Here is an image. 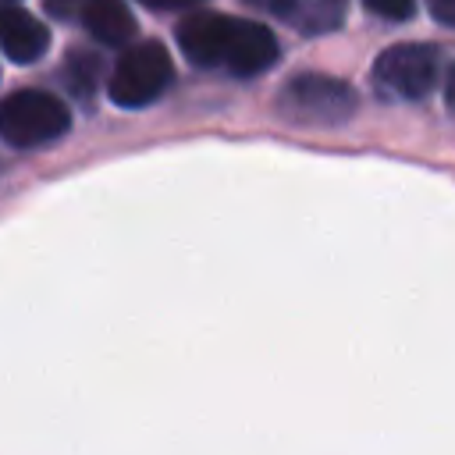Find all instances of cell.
I'll return each instance as SVG.
<instances>
[{"label":"cell","instance_id":"obj_11","mask_svg":"<svg viewBox=\"0 0 455 455\" xmlns=\"http://www.w3.org/2000/svg\"><path fill=\"white\" fill-rule=\"evenodd\" d=\"M427 11L434 14V21L455 28V0H427Z\"/></svg>","mask_w":455,"mask_h":455},{"label":"cell","instance_id":"obj_7","mask_svg":"<svg viewBox=\"0 0 455 455\" xmlns=\"http://www.w3.org/2000/svg\"><path fill=\"white\" fill-rule=\"evenodd\" d=\"M270 11L302 36H323L341 28L348 4L345 0H277Z\"/></svg>","mask_w":455,"mask_h":455},{"label":"cell","instance_id":"obj_2","mask_svg":"<svg viewBox=\"0 0 455 455\" xmlns=\"http://www.w3.org/2000/svg\"><path fill=\"white\" fill-rule=\"evenodd\" d=\"M359 100L348 82L334 75H295L281 96H277V114L291 124H309V128H331L345 124L355 114Z\"/></svg>","mask_w":455,"mask_h":455},{"label":"cell","instance_id":"obj_10","mask_svg":"<svg viewBox=\"0 0 455 455\" xmlns=\"http://www.w3.org/2000/svg\"><path fill=\"white\" fill-rule=\"evenodd\" d=\"M373 14H380V18H391V21H405V18H412V11H416V0H363Z\"/></svg>","mask_w":455,"mask_h":455},{"label":"cell","instance_id":"obj_13","mask_svg":"<svg viewBox=\"0 0 455 455\" xmlns=\"http://www.w3.org/2000/svg\"><path fill=\"white\" fill-rule=\"evenodd\" d=\"M444 103L455 110V64H451V71H448V82H444Z\"/></svg>","mask_w":455,"mask_h":455},{"label":"cell","instance_id":"obj_8","mask_svg":"<svg viewBox=\"0 0 455 455\" xmlns=\"http://www.w3.org/2000/svg\"><path fill=\"white\" fill-rule=\"evenodd\" d=\"M75 21H82L107 46H124L135 36V18L124 0H82Z\"/></svg>","mask_w":455,"mask_h":455},{"label":"cell","instance_id":"obj_9","mask_svg":"<svg viewBox=\"0 0 455 455\" xmlns=\"http://www.w3.org/2000/svg\"><path fill=\"white\" fill-rule=\"evenodd\" d=\"M92 82H96V57L71 50V57H68V85H71V92L89 96L92 92Z\"/></svg>","mask_w":455,"mask_h":455},{"label":"cell","instance_id":"obj_5","mask_svg":"<svg viewBox=\"0 0 455 455\" xmlns=\"http://www.w3.org/2000/svg\"><path fill=\"white\" fill-rule=\"evenodd\" d=\"M437 46L395 43L373 60V85L387 100H419L437 85Z\"/></svg>","mask_w":455,"mask_h":455},{"label":"cell","instance_id":"obj_4","mask_svg":"<svg viewBox=\"0 0 455 455\" xmlns=\"http://www.w3.org/2000/svg\"><path fill=\"white\" fill-rule=\"evenodd\" d=\"M171 82H174V68H171L167 46L156 39H146V43H135L117 60L107 89L117 107H146L156 96H164Z\"/></svg>","mask_w":455,"mask_h":455},{"label":"cell","instance_id":"obj_14","mask_svg":"<svg viewBox=\"0 0 455 455\" xmlns=\"http://www.w3.org/2000/svg\"><path fill=\"white\" fill-rule=\"evenodd\" d=\"M245 4H259V7H267V11H270V7L277 4V0H245Z\"/></svg>","mask_w":455,"mask_h":455},{"label":"cell","instance_id":"obj_1","mask_svg":"<svg viewBox=\"0 0 455 455\" xmlns=\"http://www.w3.org/2000/svg\"><path fill=\"white\" fill-rule=\"evenodd\" d=\"M181 53L199 68H228L235 75H259L277 60V39L259 21L220 11H196L178 25Z\"/></svg>","mask_w":455,"mask_h":455},{"label":"cell","instance_id":"obj_15","mask_svg":"<svg viewBox=\"0 0 455 455\" xmlns=\"http://www.w3.org/2000/svg\"><path fill=\"white\" fill-rule=\"evenodd\" d=\"M0 4H7V0H0Z\"/></svg>","mask_w":455,"mask_h":455},{"label":"cell","instance_id":"obj_6","mask_svg":"<svg viewBox=\"0 0 455 455\" xmlns=\"http://www.w3.org/2000/svg\"><path fill=\"white\" fill-rule=\"evenodd\" d=\"M50 46V28L32 18L28 11L14 7V4H0V50L14 60V64H32L46 53Z\"/></svg>","mask_w":455,"mask_h":455},{"label":"cell","instance_id":"obj_3","mask_svg":"<svg viewBox=\"0 0 455 455\" xmlns=\"http://www.w3.org/2000/svg\"><path fill=\"white\" fill-rule=\"evenodd\" d=\"M68 132V107L43 89H18L0 100V139L32 149Z\"/></svg>","mask_w":455,"mask_h":455},{"label":"cell","instance_id":"obj_12","mask_svg":"<svg viewBox=\"0 0 455 455\" xmlns=\"http://www.w3.org/2000/svg\"><path fill=\"white\" fill-rule=\"evenodd\" d=\"M142 4L153 7V11H178V7H196L203 0H142Z\"/></svg>","mask_w":455,"mask_h":455}]
</instances>
